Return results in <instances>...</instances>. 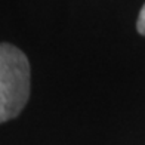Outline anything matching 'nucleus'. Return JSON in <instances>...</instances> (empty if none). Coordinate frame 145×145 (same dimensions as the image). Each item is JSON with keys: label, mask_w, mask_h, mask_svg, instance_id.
<instances>
[{"label": "nucleus", "mask_w": 145, "mask_h": 145, "mask_svg": "<svg viewBox=\"0 0 145 145\" xmlns=\"http://www.w3.org/2000/svg\"><path fill=\"white\" fill-rule=\"evenodd\" d=\"M136 30L139 34L145 36V5L142 6V9L139 12V16H138V22H136Z\"/></svg>", "instance_id": "obj_2"}, {"label": "nucleus", "mask_w": 145, "mask_h": 145, "mask_svg": "<svg viewBox=\"0 0 145 145\" xmlns=\"http://www.w3.org/2000/svg\"><path fill=\"white\" fill-rule=\"evenodd\" d=\"M31 70L27 55L10 43H0V123L15 118L30 98Z\"/></svg>", "instance_id": "obj_1"}]
</instances>
